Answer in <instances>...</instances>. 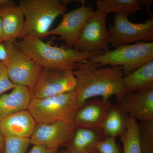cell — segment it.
I'll list each match as a JSON object with an SVG mask.
<instances>
[{
    "label": "cell",
    "instance_id": "7402d4cb",
    "mask_svg": "<svg viewBox=\"0 0 153 153\" xmlns=\"http://www.w3.org/2000/svg\"><path fill=\"white\" fill-rule=\"evenodd\" d=\"M139 125L141 153H153V120L140 123Z\"/></svg>",
    "mask_w": 153,
    "mask_h": 153
},
{
    "label": "cell",
    "instance_id": "44dd1931",
    "mask_svg": "<svg viewBox=\"0 0 153 153\" xmlns=\"http://www.w3.org/2000/svg\"><path fill=\"white\" fill-rule=\"evenodd\" d=\"M120 137L123 153H141L139 142V125L137 121L129 116L127 127Z\"/></svg>",
    "mask_w": 153,
    "mask_h": 153
},
{
    "label": "cell",
    "instance_id": "484cf974",
    "mask_svg": "<svg viewBox=\"0 0 153 153\" xmlns=\"http://www.w3.org/2000/svg\"><path fill=\"white\" fill-rule=\"evenodd\" d=\"M29 153H59L58 149H49L42 145H33Z\"/></svg>",
    "mask_w": 153,
    "mask_h": 153
},
{
    "label": "cell",
    "instance_id": "2e32d148",
    "mask_svg": "<svg viewBox=\"0 0 153 153\" xmlns=\"http://www.w3.org/2000/svg\"><path fill=\"white\" fill-rule=\"evenodd\" d=\"M32 99L29 88L16 85L10 93L0 96V121L11 115L27 110Z\"/></svg>",
    "mask_w": 153,
    "mask_h": 153
},
{
    "label": "cell",
    "instance_id": "f1b7e54d",
    "mask_svg": "<svg viewBox=\"0 0 153 153\" xmlns=\"http://www.w3.org/2000/svg\"><path fill=\"white\" fill-rule=\"evenodd\" d=\"M4 43V41H3L2 25L1 19L0 15V43Z\"/></svg>",
    "mask_w": 153,
    "mask_h": 153
},
{
    "label": "cell",
    "instance_id": "ac0fdd59",
    "mask_svg": "<svg viewBox=\"0 0 153 153\" xmlns=\"http://www.w3.org/2000/svg\"><path fill=\"white\" fill-rule=\"evenodd\" d=\"M94 3L97 10L107 16L114 13H124L129 16H134L137 11L144 6L148 13L152 14L150 8L153 3V0H96Z\"/></svg>",
    "mask_w": 153,
    "mask_h": 153
},
{
    "label": "cell",
    "instance_id": "9c48e42d",
    "mask_svg": "<svg viewBox=\"0 0 153 153\" xmlns=\"http://www.w3.org/2000/svg\"><path fill=\"white\" fill-rule=\"evenodd\" d=\"M107 16L99 11H94L83 26L74 48L84 52L108 51L109 33L106 27Z\"/></svg>",
    "mask_w": 153,
    "mask_h": 153
},
{
    "label": "cell",
    "instance_id": "ba28073f",
    "mask_svg": "<svg viewBox=\"0 0 153 153\" xmlns=\"http://www.w3.org/2000/svg\"><path fill=\"white\" fill-rule=\"evenodd\" d=\"M8 54L5 64L8 75L15 85L31 90L36 83L41 67L16 46L14 43L4 42Z\"/></svg>",
    "mask_w": 153,
    "mask_h": 153
},
{
    "label": "cell",
    "instance_id": "83f0119b",
    "mask_svg": "<svg viewBox=\"0 0 153 153\" xmlns=\"http://www.w3.org/2000/svg\"><path fill=\"white\" fill-rule=\"evenodd\" d=\"M5 137L0 128V152L2 153L5 146Z\"/></svg>",
    "mask_w": 153,
    "mask_h": 153
},
{
    "label": "cell",
    "instance_id": "52a82bcc",
    "mask_svg": "<svg viewBox=\"0 0 153 153\" xmlns=\"http://www.w3.org/2000/svg\"><path fill=\"white\" fill-rule=\"evenodd\" d=\"M76 86L73 70L41 67L30 91L32 98H42L73 91Z\"/></svg>",
    "mask_w": 153,
    "mask_h": 153
},
{
    "label": "cell",
    "instance_id": "f546056e",
    "mask_svg": "<svg viewBox=\"0 0 153 153\" xmlns=\"http://www.w3.org/2000/svg\"><path fill=\"white\" fill-rule=\"evenodd\" d=\"M8 1V0H0V7L7 2Z\"/></svg>",
    "mask_w": 153,
    "mask_h": 153
},
{
    "label": "cell",
    "instance_id": "8992f818",
    "mask_svg": "<svg viewBox=\"0 0 153 153\" xmlns=\"http://www.w3.org/2000/svg\"><path fill=\"white\" fill-rule=\"evenodd\" d=\"M128 15L124 13L115 14L114 23L108 27L109 44L117 47L130 43L152 42L153 41V19L144 23L130 22Z\"/></svg>",
    "mask_w": 153,
    "mask_h": 153
},
{
    "label": "cell",
    "instance_id": "e0dca14e",
    "mask_svg": "<svg viewBox=\"0 0 153 153\" xmlns=\"http://www.w3.org/2000/svg\"><path fill=\"white\" fill-rule=\"evenodd\" d=\"M104 138L101 131L77 128L65 147L68 153H99L97 144Z\"/></svg>",
    "mask_w": 153,
    "mask_h": 153
},
{
    "label": "cell",
    "instance_id": "5b68a950",
    "mask_svg": "<svg viewBox=\"0 0 153 153\" xmlns=\"http://www.w3.org/2000/svg\"><path fill=\"white\" fill-rule=\"evenodd\" d=\"M153 60V42H140L126 44L108 50L89 60L102 66H120L123 76L130 74L146 63Z\"/></svg>",
    "mask_w": 153,
    "mask_h": 153
},
{
    "label": "cell",
    "instance_id": "3957f363",
    "mask_svg": "<svg viewBox=\"0 0 153 153\" xmlns=\"http://www.w3.org/2000/svg\"><path fill=\"white\" fill-rule=\"evenodd\" d=\"M68 1L21 0L19 4L25 16L21 38L47 37L55 19L66 13Z\"/></svg>",
    "mask_w": 153,
    "mask_h": 153
},
{
    "label": "cell",
    "instance_id": "7a4b0ae2",
    "mask_svg": "<svg viewBox=\"0 0 153 153\" xmlns=\"http://www.w3.org/2000/svg\"><path fill=\"white\" fill-rule=\"evenodd\" d=\"M16 46L42 68L74 70L76 64L84 63L103 52H84L75 48L58 47L40 38H21Z\"/></svg>",
    "mask_w": 153,
    "mask_h": 153
},
{
    "label": "cell",
    "instance_id": "603a6c76",
    "mask_svg": "<svg viewBox=\"0 0 153 153\" xmlns=\"http://www.w3.org/2000/svg\"><path fill=\"white\" fill-rule=\"evenodd\" d=\"M5 146L2 153H26L30 143V138H5Z\"/></svg>",
    "mask_w": 153,
    "mask_h": 153
},
{
    "label": "cell",
    "instance_id": "4fadbf2b",
    "mask_svg": "<svg viewBox=\"0 0 153 153\" xmlns=\"http://www.w3.org/2000/svg\"><path fill=\"white\" fill-rule=\"evenodd\" d=\"M117 104L126 113L140 123L153 120V89L126 93Z\"/></svg>",
    "mask_w": 153,
    "mask_h": 153
},
{
    "label": "cell",
    "instance_id": "d6986e66",
    "mask_svg": "<svg viewBox=\"0 0 153 153\" xmlns=\"http://www.w3.org/2000/svg\"><path fill=\"white\" fill-rule=\"evenodd\" d=\"M126 93H134L153 89V60L123 76Z\"/></svg>",
    "mask_w": 153,
    "mask_h": 153
},
{
    "label": "cell",
    "instance_id": "4316f807",
    "mask_svg": "<svg viewBox=\"0 0 153 153\" xmlns=\"http://www.w3.org/2000/svg\"><path fill=\"white\" fill-rule=\"evenodd\" d=\"M7 60V52L4 43H0V62L5 65Z\"/></svg>",
    "mask_w": 153,
    "mask_h": 153
},
{
    "label": "cell",
    "instance_id": "ffe728a7",
    "mask_svg": "<svg viewBox=\"0 0 153 153\" xmlns=\"http://www.w3.org/2000/svg\"><path fill=\"white\" fill-rule=\"evenodd\" d=\"M129 116L121 108L118 104L113 105L105 119L102 132L104 137H121L124 133Z\"/></svg>",
    "mask_w": 153,
    "mask_h": 153
},
{
    "label": "cell",
    "instance_id": "277c9868",
    "mask_svg": "<svg viewBox=\"0 0 153 153\" xmlns=\"http://www.w3.org/2000/svg\"><path fill=\"white\" fill-rule=\"evenodd\" d=\"M81 105L75 91L42 98H32L27 108L37 123L72 121Z\"/></svg>",
    "mask_w": 153,
    "mask_h": 153
},
{
    "label": "cell",
    "instance_id": "9a60e30c",
    "mask_svg": "<svg viewBox=\"0 0 153 153\" xmlns=\"http://www.w3.org/2000/svg\"><path fill=\"white\" fill-rule=\"evenodd\" d=\"M4 42L15 43L22 36L25 19L19 6L8 1L0 7Z\"/></svg>",
    "mask_w": 153,
    "mask_h": 153
},
{
    "label": "cell",
    "instance_id": "d4e9b609",
    "mask_svg": "<svg viewBox=\"0 0 153 153\" xmlns=\"http://www.w3.org/2000/svg\"><path fill=\"white\" fill-rule=\"evenodd\" d=\"M16 85L9 78L5 66L0 62V96L6 91L12 90Z\"/></svg>",
    "mask_w": 153,
    "mask_h": 153
},
{
    "label": "cell",
    "instance_id": "5bb4252c",
    "mask_svg": "<svg viewBox=\"0 0 153 153\" xmlns=\"http://www.w3.org/2000/svg\"><path fill=\"white\" fill-rule=\"evenodd\" d=\"M37 123L28 110H25L0 121V128L5 138L30 139Z\"/></svg>",
    "mask_w": 153,
    "mask_h": 153
},
{
    "label": "cell",
    "instance_id": "8fae6325",
    "mask_svg": "<svg viewBox=\"0 0 153 153\" xmlns=\"http://www.w3.org/2000/svg\"><path fill=\"white\" fill-rule=\"evenodd\" d=\"M85 3L82 1L81 7L63 14L60 24L50 30L47 36H59L66 43V47L74 48L83 26L94 12L91 6H85Z\"/></svg>",
    "mask_w": 153,
    "mask_h": 153
},
{
    "label": "cell",
    "instance_id": "4dcf8cb0",
    "mask_svg": "<svg viewBox=\"0 0 153 153\" xmlns=\"http://www.w3.org/2000/svg\"><path fill=\"white\" fill-rule=\"evenodd\" d=\"M59 153H68L67 151L66 150V149H63L61 150L60 151V152H59Z\"/></svg>",
    "mask_w": 153,
    "mask_h": 153
},
{
    "label": "cell",
    "instance_id": "30bf717a",
    "mask_svg": "<svg viewBox=\"0 0 153 153\" xmlns=\"http://www.w3.org/2000/svg\"><path fill=\"white\" fill-rule=\"evenodd\" d=\"M76 129L72 121L37 123L30 138V143L58 149L61 147H65L73 136Z\"/></svg>",
    "mask_w": 153,
    "mask_h": 153
},
{
    "label": "cell",
    "instance_id": "6da1fadb",
    "mask_svg": "<svg viewBox=\"0 0 153 153\" xmlns=\"http://www.w3.org/2000/svg\"><path fill=\"white\" fill-rule=\"evenodd\" d=\"M73 74L76 79L74 91L81 106L89 99L98 96L109 100L114 96L118 103L126 93L121 66L100 67L89 60L76 64Z\"/></svg>",
    "mask_w": 153,
    "mask_h": 153
},
{
    "label": "cell",
    "instance_id": "1f68e13d",
    "mask_svg": "<svg viewBox=\"0 0 153 153\" xmlns=\"http://www.w3.org/2000/svg\"><path fill=\"white\" fill-rule=\"evenodd\" d=\"M0 153H1V152H0Z\"/></svg>",
    "mask_w": 153,
    "mask_h": 153
},
{
    "label": "cell",
    "instance_id": "cb8c5ba5",
    "mask_svg": "<svg viewBox=\"0 0 153 153\" xmlns=\"http://www.w3.org/2000/svg\"><path fill=\"white\" fill-rule=\"evenodd\" d=\"M99 153H120L115 138L105 137L97 145Z\"/></svg>",
    "mask_w": 153,
    "mask_h": 153
},
{
    "label": "cell",
    "instance_id": "7c38bea8",
    "mask_svg": "<svg viewBox=\"0 0 153 153\" xmlns=\"http://www.w3.org/2000/svg\"><path fill=\"white\" fill-rule=\"evenodd\" d=\"M113 104L109 100L87 101L74 114L72 122L77 128H84L102 131V127Z\"/></svg>",
    "mask_w": 153,
    "mask_h": 153
}]
</instances>
